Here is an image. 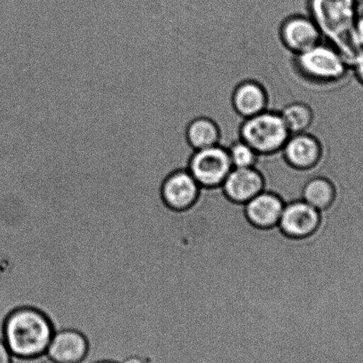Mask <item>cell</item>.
<instances>
[{
	"mask_svg": "<svg viewBox=\"0 0 363 363\" xmlns=\"http://www.w3.org/2000/svg\"><path fill=\"white\" fill-rule=\"evenodd\" d=\"M306 13L318 26L323 41L336 48L351 66L361 51L354 38L357 0H308Z\"/></svg>",
	"mask_w": 363,
	"mask_h": 363,
	"instance_id": "obj_1",
	"label": "cell"
},
{
	"mask_svg": "<svg viewBox=\"0 0 363 363\" xmlns=\"http://www.w3.org/2000/svg\"><path fill=\"white\" fill-rule=\"evenodd\" d=\"M55 330L43 313L31 308L16 310L6 320L3 340L19 362L44 358Z\"/></svg>",
	"mask_w": 363,
	"mask_h": 363,
	"instance_id": "obj_2",
	"label": "cell"
},
{
	"mask_svg": "<svg viewBox=\"0 0 363 363\" xmlns=\"http://www.w3.org/2000/svg\"><path fill=\"white\" fill-rule=\"evenodd\" d=\"M238 132V138L248 143L262 158L280 155L291 136L280 111L271 108L242 119Z\"/></svg>",
	"mask_w": 363,
	"mask_h": 363,
	"instance_id": "obj_4",
	"label": "cell"
},
{
	"mask_svg": "<svg viewBox=\"0 0 363 363\" xmlns=\"http://www.w3.org/2000/svg\"><path fill=\"white\" fill-rule=\"evenodd\" d=\"M233 168H253L259 164L260 156L248 143L236 139L227 147Z\"/></svg>",
	"mask_w": 363,
	"mask_h": 363,
	"instance_id": "obj_16",
	"label": "cell"
},
{
	"mask_svg": "<svg viewBox=\"0 0 363 363\" xmlns=\"http://www.w3.org/2000/svg\"><path fill=\"white\" fill-rule=\"evenodd\" d=\"M284 207L279 197L262 191L246 203V214L257 227L269 228L278 224Z\"/></svg>",
	"mask_w": 363,
	"mask_h": 363,
	"instance_id": "obj_13",
	"label": "cell"
},
{
	"mask_svg": "<svg viewBox=\"0 0 363 363\" xmlns=\"http://www.w3.org/2000/svg\"><path fill=\"white\" fill-rule=\"evenodd\" d=\"M13 356L9 350L8 345L0 337V363H13Z\"/></svg>",
	"mask_w": 363,
	"mask_h": 363,
	"instance_id": "obj_19",
	"label": "cell"
},
{
	"mask_svg": "<svg viewBox=\"0 0 363 363\" xmlns=\"http://www.w3.org/2000/svg\"><path fill=\"white\" fill-rule=\"evenodd\" d=\"M89 354V344L79 330L55 331L45 357L51 363H84Z\"/></svg>",
	"mask_w": 363,
	"mask_h": 363,
	"instance_id": "obj_8",
	"label": "cell"
},
{
	"mask_svg": "<svg viewBox=\"0 0 363 363\" xmlns=\"http://www.w3.org/2000/svg\"><path fill=\"white\" fill-rule=\"evenodd\" d=\"M264 181L256 167L233 168L222 183L225 195L235 202L247 203L263 191Z\"/></svg>",
	"mask_w": 363,
	"mask_h": 363,
	"instance_id": "obj_11",
	"label": "cell"
},
{
	"mask_svg": "<svg viewBox=\"0 0 363 363\" xmlns=\"http://www.w3.org/2000/svg\"><path fill=\"white\" fill-rule=\"evenodd\" d=\"M333 183L324 177H313L306 183L302 199L306 203L320 211L329 206L334 199Z\"/></svg>",
	"mask_w": 363,
	"mask_h": 363,
	"instance_id": "obj_15",
	"label": "cell"
},
{
	"mask_svg": "<svg viewBox=\"0 0 363 363\" xmlns=\"http://www.w3.org/2000/svg\"><path fill=\"white\" fill-rule=\"evenodd\" d=\"M292 67L301 79L315 86L340 84L351 68L343 55L325 41L301 54L292 55Z\"/></svg>",
	"mask_w": 363,
	"mask_h": 363,
	"instance_id": "obj_3",
	"label": "cell"
},
{
	"mask_svg": "<svg viewBox=\"0 0 363 363\" xmlns=\"http://www.w3.org/2000/svg\"><path fill=\"white\" fill-rule=\"evenodd\" d=\"M319 220L318 210L305 201H298L284 206L278 225L292 238H305L315 230Z\"/></svg>",
	"mask_w": 363,
	"mask_h": 363,
	"instance_id": "obj_9",
	"label": "cell"
},
{
	"mask_svg": "<svg viewBox=\"0 0 363 363\" xmlns=\"http://www.w3.org/2000/svg\"><path fill=\"white\" fill-rule=\"evenodd\" d=\"M230 104L238 118L242 120L252 118L270 108L269 91L259 80L242 79L233 88Z\"/></svg>",
	"mask_w": 363,
	"mask_h": 363,
	"instance_id": "obj_7",
	"label": "cell"
},
{
	"mask_svg": "<svg viewBox=\"0 0 363 363\" xmlns=\"http://www.w3.org/2000/svg\"><path fill=\"white\" fill-rule=\"evenodd\" d=\"M200 185L186 169L175 171L168 176L162 186V196L167 206L183 210L195 202Z\"/></svg>",
	"mask_w": 363,
	"mask_h": 363,
	"instance_id": "obj_10",
	"label": "cell"
},
{
	"mask_svg": "<svg viewBox=\"0 0 363 363\" xmlns=\"http://www.w3.org/2000/svg\"><path fill=\"white\" fill-rule=\"evenodd\" d=\"M279 111L291 135L309 132L315 122V111L308 102H289Z\"/></svg>",
	"mask_w": 363,
	"mask_h": 363,
	"instance_id": "obj_14",
	"label": "cell"
},
{
	"mask_svg": "<svg viewBox=\"0 0 363 363\" xmlns=\"http://www.w3.org/2000/svg\"><path fill=\"white\" fill-rule=\"evenodd\" d=\"M186 144L193 151L208 149L221 144L220 125L207 116H197L186 123L184 130Z\"/></svg>",
	"mask_w": 363,
	"mask_h": 363,
	"instance_id": "obj_12",
	"label": "cell"
},
{
	"mask_svg": "<svg viewBox=\"0 0 363 363\" xmlns=\"http://www.w3.org/2000/svg\"><path fill=\"white\" fill-rule=\"evenodd\" d=\"M91 363H121L120 362L113 361V359H101V361H96Z\"/></svg>",
	"mask_w": 363,
	"mask_h": 363,
	"instance_id": "obj_21",
	"label": "cell"
},
{
	"mask_svg": "<svg viewBox=\"0 0 363 363\" xmlns=\"http://www.w3.org/2000/svg\"><path fill=\"white\" fill-rule=\"evenodd\" d=\"M121 363H150L143 356L133 354L122 359Z\"/></svg>",
	"mask_w": 363,
	"mask_h": 363,
	"instance_id": "obj_20",
	"label": "cell"
},
{
	"mask_svg": "<svg viewBox=\"0 0 363 363\" xmlns=\"http://www.w3.org/2000/svg\"><path fill=\"white\" fill-rule=\"evenodd\" d=\"M281 45L292 55H299L322 43L318 26L308 13H294L285 16L278 29Z\"/></svg>",
	"mask_w": 363,
	"mask_h": 363,
	"instance_id": "obj_6",
	"label": "cell"
},
{
	"mask_svg": "<svg viewBox=\"0 0 363 363\" xmlns=\"http://www.w3.org/2000/svg\"><path fill=\"white\" fill-rule=\"evenodd\" d=\"M232 169L227 147L222 144L190 155L188 170L200 186L222 185Z\"/></svg>",
	"mask_w": 363,
	"mask_h": 363,
	"instance_id": "obj_5",
	"label": "cell"
},
{
	"mask_svg": "<svg viewBox=\"0 0 363 363\" xmlns=\"http://www.w3.org/2000/svg\"><path fill=\"white\" fill-rule=\"evenodd\" d=\"M354 38L358 48L363 50V13L358 15L354 26Z\"/></svg>",
	"mask_w": 363,
	"mask_h": 363,
	"instance_id": "obj_17",
	"label": "cell"
},
{
	"mask_svg": "<svg viewBox=\"0 0 363 363\" xmlns=\"http://www.w3.org/2000/svg\"><path fill=\"white\" fill-rule=\"evenodd\" d=\"M351 68L354 69L356 77L358 80L363 84V50L359 52L356 55L354 61L351 65Z\"/></svg>",
	"mask_w": 363,
	"mask_h": 363,
	"instance_id": "obj_18",
	"label": "cell"
}]
</instances>
